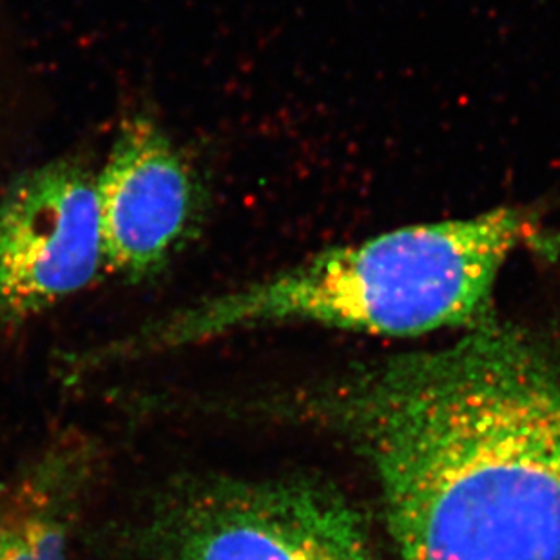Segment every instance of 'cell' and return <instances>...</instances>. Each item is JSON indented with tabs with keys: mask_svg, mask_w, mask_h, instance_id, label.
I'll return each instance as SVG.
<instances>
[{
	"mask_svg": "<svg viewBox=\"0 0 560 560\" xmlns=\"http://www.w3.org/2000/svg\"><path fill=\"white\" fill-rule=\"evenodd\" d=\"M402 560H560V341L487 319L328 405Z\"/></svg>",
	"mask_w": 560,
	"mask_h": 560,
	"instance_id": "cell-1",
	"label": "cell"
},
{
	"mask_svg": "<svg viewBox=\"0 0 560 560\" xmlns=\"http://www.w3.org/2000/svg\"><path fill=\"white\" fill-rule=\"evenodd\" d=\"M524 247L550 258L560 253V234L546 231L526 207L396 229L143 323L74 354L69 372L88 374L280 323L399 338L476 327L490 319L502 267Z\"/></svg>",
	"mask_w": 560,
	"mask_h": 560,
	"instance_id": "cell-2",
	"label": "cell"
},
{
	"mask_svg": "<svg viewBox=\"0 0 560 560\" xmlns=\"http://www.w3.org/2000/svg\"><path fill=\"white\" fill-rule=\"evenodd\" d=\"M124 537L142 560H375L354 508L302 481L182 477Z\"/></svg>",
	"mask_w": 560,
	"mask_h": 560,
	"instance_id": "cell-3",
	"label": "cell"
},
{
	"mask_svg": "<svg viewBox=\"0 0 560 560\" xmlns=\"http://www.w3.org/2000/svg\"><path fill=\"white\" fill-rule=\"evenodd\" d=\"M107 270L96 175L74 159L26 171L0 196V325H21Z\"/></svg>",
	"mask_w": 560,
	"mask_h": 560,
	"instance_id": "cell-4",
	"label": "cell"
},
{
	"mask_svg": "<svg viewBox=\"0 0 560 560\" xmlns=\"http://www.w3.org/2000/svg\"><path fill=\"white\" fill-rule=\"evenodd\" d=\"M107 270L129 283L153 280L200 222V180L153 118L135 115L118 127L96 173Z\"/></svg>",
	"mask_w": 560,
	"mask_h": 560,
	"instance_id": "cell-5",
	"label": "cell"
},
{
	"mask_svg": "<svg viewBox=\"0 0 560 560\" xmlns=\"http://www.w3.org/2000/svg\"><path fill=\"white\" fill-rule=\"evenodd\" d=\"M90 479V448L68 439L0 490V560H68Z\"/></svg>",
	"mask_w": 560,
	"mask_h": 560,
	"instance_id": "cell-6",
	"label": "cell"
}]
</instances>
